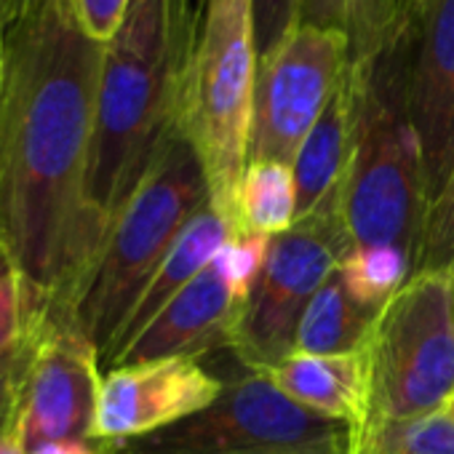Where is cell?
<instances>
[{
	"label": "cell",
	"instance_id": "484cf974",
	"mask_svg": "<svg viewBox=\"0 0 454 454\" xmlns=\"http://www.w3.org/2000/svg\"><path fill=\"white\" fill-rule=\"evenodd\" d=\"M73 9L81 27L97 43H110L131 9V0H73Z\"/></svg>",
	"mask_w": 454,
	"mask_h": 454
},
{
	"label": "cell",
	"instance_id": "7a4b0ae2",
	"mask_svg": "<svg viewBox=\"0 0 454 454\" xmlns=\"http://www.w3.org/2000/svg\"><path fill=\"white\" fill-rule=\"evenodd\" d=\"M198 0H131L105 43L86 208L102 239L179 134L182 83L195 35Z\"/></svg>",
	"mask_w": 454,
	"mask_h": 454
},
{
	"label": "cell",
	"instance_id": "5bb4252c",
	"mask_svg": "<svg viewBox=\"0 0 454 454\" xmlns=\"http://www.w3.org/2000/svg\"><path fill=\"white\" fill-rule=\"evenodd\" d=\"M273 385L302 409L350 425L358 435L372 411V382L366 350L342 356L292 353L265 372Z\"/></svg>",
	"mask_w": 454,
	"mask_h": 454
},
{
	"label": "cell",
	"instance_id": "836d02e7",
	"mask_svg": "<svg viewBox=\"0 0 454 454\" xmlns=\"http://www.w3.org/2000/svg\"><path fill=\"white\" fill-rule=\"evenodd\" d=\"M356 454H358V451H356Z\"/></svg>",
	"mask_w": 454,
	"mask_h": 454
},
{
	"label": "cell",
	"instance_id": "8fae6325",
	"mask_svg": "<svg viewBox=\"0 0 454 454\" xmlns=\"http://www.w3.org/2000/svg\"><path fill=\"white\" fill-rule=\"evenodd\" d=\"M224 382L200 358H160L115 366L102 374L91 441L118 443L166 430L203 411Z\"/></svg>",
	"mask_w": 454,
	"mask_h": 454
},
{
	"label": "cell",
	"instance_id": "9a60e30c",
	"mask_svg": "<svg viewBox=\"0 0 454 454\" xmlns=\"http://www.w3.org/2000/svg\"><path fill=\"white\" fill-rule=\"evenodd\" d=\"M353 153V99L348 73L332 102L302 142L292 171L297 184V219L342 200V187Z\"/></svg>",
	"mask_w": 454,
	"mask_h": 454
},
{
	"label": "cell",
	"instance_id": "d6a6232c",
	"mask_svg": "<svg viewBox=\"0 0 454 454\" xmlns=\"http://www.w3.org/2000/svg\"><path fill=\"white\" fill-rule=\"evenodd\" d=\"M449 411L454 414V398H451V403H449Z\"/></svg>",
	"mask_w": 454,
	"mask_h": 454
},
{
	"label": "cell",
	"instance_id": "3957f363",
	"mask_svg": "<svg viewBox=\"0 0 454 454\" xmlns=\"http://www.w3.org/2000/svg\"><path fill=\"white\" fill-rule=\"evenodd\" d=\"M414 17L372 57L348 65L353 153L342 214L356 249L393 247L419 262L427 216L422 150L406 110Z\"/></svg>",
	"mask_w": 454,
	"mask_h": 454
},
{
	"label": "cell",
	"instance_id": "1f68e13d",
	"mask_svg": "<svg viewBox=\"0 0 454 454\" xmlns=\"http://www.w3.org/2000/svg\"><path fill=\"white\" fill-rule=\"evenodd\" d=\"M0 51H4V25H0Z\"/></svg>",
	"mask_w": 454,
	"mask_h": 454
},
{
	"label": "cell",
	"instance_id": "f1b7e54d",
	"mask_svg": "<svg viewBox=\"0 0 454 454\" xmlns=\"http://www.w3.org/2000/svg\"><path fill=\"white\" fill-rule=\"evenodd\" d=\"M0 454H30V451L22 443V438L14 430H9V433H0Z\"/></svg>",
	"mask_w": 454,
	"mask_h": 454
},
{
	"label": "cell",
	"instance_id": "9c48e42d",
	"mask_svg": "<svg viewBox=\"0 0 454 454\" xmlns=\"http://www.w3.org/2000/svg\"><path fill=\"white\" fill-rule=\"evenodd\" d=\"M30 356L22 374L17 435L30 449L49 441H91L102 361L73 305L27 308Z\"/></svg>",
	"mask_w": 454,
	"mask_h": 454
},
{
	"label": "cell",
	"instance_id": "cb8c5ba5",
	"mask_svg": "<svg viewBox=\"0 0 454 454\" xmlns=\"http://www.w3.org/2000/svg\"><path fill=\"white\" fill-rule=\"evenodd\" d=\"M27 356H30V326L17 348H12L6 356H0V433L9 430L17 433V406H20V387H22Z\"/></svg>",
	"mask_w": 454,
	"mask_h": 454
},
{
	"label": "cell",
	"instance_id": "44dd1931",
	"mask_svg": "<svg viewBox=\"0 0 454 454\" xmlns=\"http://www.w3.org/2000/svg\"><path fill=\"white\" fill-rule=\"evenodd\" d=\"M358 454H454V414L369 422L358 435Z\"/></svg>",
	"mask_w": 454,
	"mask_h": 454
},
{
	"label": "cell",
	"instance_id": "7c38bea8",
	"mask_svg": "<svg viewBox=\"0 0 454 454\" xmlns=\"http://www.w3.org/2000/svg\"><path fill=\"white\" fill-rule=\"evenodd\" d=\"M406 110L422 150L430 208L454 166V0H417Z\"/></svg>",
	"mask_w": 454,
	"mask_h": 454
},
{
	"label": "cell",
	"instance_id": "ffe728a7",
	"mask_svg": "<svg viewBox=\"0 0 454 454\" xmlns=\"http://www.w3.org/2000/svg\"><path fill=\"white\" fill-rule=\"evenodd\" d=\"M340 273L353 300L372 313H380L409 284V278L417 273V265L401 249L364 247L353 249L342 260Z\"/></svg>",
	"mask_w": 454,
	"mask_h": 454
},
{
	"label": "cell",
	"instance_id": "603a6c76",
	"mask_svg": "<svg viewBox=\"0 0 454 454\" xmlns=\"http://www.w3.org/2000/svg\"><path fill=\"white\" fill-rule=\"evenodd\" d=\"M257 59L276 51L300 25V0H252Z\"/></svg>",
	"mask_w": 454,
	"mask_h": 454
},
{
	"label": "cell",
	"instance_id": "30bf717a",
	"mask_svg": "<svg viewBox=\"0 0 454 454\" xmlns=\"http://www.w3.org/2000/svg\"><path fill=\"white\" fill-rule=\"evenodd\" d=\"M350 65L340 33L297 25L268 57L257 59L249 163L292 166L310 129L332 102Z\"/></svg>",
	"mask_w": 454,
	"mask_h": 454
},
{
	"label": "cell",
	"instance_id": "83f0119b",
	"mask_svg": "<svg viewBox=\"0 0 454 454\" xmlns=\"http://www.w3.org/2000/svg\"><path fill=\"white\" fill-rule=\"evenodd\" d=\"M41 0H0V25H12L20 17H25L30 9H35Z\"/></svg>",
	"mask_w": 454,
	"mask_h": 454
},
{
	"label": "cell",
	"instance_id": "d4e9b609",
	"mask_svg": "<svg viewBox=\"0 0 454 454\" xmlns=\"http://www.w3.org/2000/svg\"><path fill=\"white\" fill-rule=\"evenodd\" d=\"M25 332H27V300H25L22 278L14 268L0 278V356H6L12 348H17Z\"/></svg>",
	"mask_w": 454,
	"mask_h": 454
},
{
	"label": "cell",
	"instance_id": "52a82bcc",
	"mask_svg": "<svg viewBox=\"0 0 454 454\" xmlns=\"http://www.w3.org/2000/svg\"><path fill=\"white\" fill-rule=\"evenodd\" d=\"M364 350L372 382L369 422L446 411L454 398L451 270L411 276L380 310Z\"/></svg>",
	"mask_w": 454,
	"mask_h": 454
},
{
	"label": "cell",
	"instance_id": "7402d4cb",
	"mask_svg": "<svg viewBox=\"0 0 454 454\" xmlns=\"http://www.w3.org/2000/svg\"><path fill=\"white\" fill-rule=\"evenodd\" d=\"M454 270V166L443 195L427 208L417 273ZM414 273V276H417Z\"/></svg>",
	"mask_w": 454,
	"mask_h": 454
},
{
	"label": "cell",
	"instance_id": "ac0fdd59",
	"mask_svg": "<svg viewBox=\"0 0 454 454\" xmlns=\"http://www.w3.org/2000/svg\"><path fill=\"white\" fill-rule=\"evenodd\" d=\"M377 316L380 313H372L369 308L353 300L337 268L305 308L294 334V353H310V356L356 353L366 345Z\"/></svg>",
	"mask_w": 454,
	"mask_h": 454
},
{
	"label": "cell",
	"instance_id": "f546056e",
	"mask_svg": "<svg viewBox=\"0 0 454 454\" xmlns=\"http://www.w3.org/2000/svg\"><path fill=\"white\" fill-rule=\"evenodd\" d=\"M17 265H14V260H12V254H9V249L0 244V278H4L9 270H14Z\"/></svg>",
	"mask_w": 454,
	"mask_h": 454
},
{
	"label": "cell",
	"instance_id": "ba28073f",
	"mask_svg": "<svg viewBox=\"0 0 454 454\" xmlns=\"http://www.w3.org/2000/svg\"><path fill=\"white\" fill-rule=\"evenodd\" d=\"M353 249L342 200L297 219L292 231L270 239L231 337V350L247 372H270L294 353L305 308Z\"/></svg>",
	"mask_w": 454,
	"mask_h": 454
},
{
	"label": "cell",
	"instance_id": "2e32d148",
	"mask_svg": "<svg viewBox=\"0 0 454 454\" xmlns=\"http://www.w3.org/2000/svg\"><path fill=\"white\" fill-rule=\"evenodd\" d=\"M231 224L224 222V216L211 206V200L206 206H200V211L187 222V227L179 233V239L174 241L171 252L166 254V260L160 262V268L155 270V276L150 278L147 289L142 292L107 366L115 361V356L195 278L200 276L211 260L219 254V249L231 241ZM105 366V369H107Z\"/></svg>",
	"mask_w": 454,
	"mask_h": 454
},
{
	"label": "cell",
	"instance_id": "8992f818",
	"mask_svg": "<svg viewBox=\"0 0 454 454\" xmlns=\"http://www.w3.org/2000/svg\"><path fill=\"white\" fill-rule=\"evenodd\" d=\"M102 449L105 454H356L358 433L302 409L265 372H244L224 382L203 411Z\"/></svg>",
	"mask_w": 454,
	"mask_h": 454
},
{
	"label": "cell",
	"instance_id": "4dcf8cb0",
	"mask_svg": "<svg viewBox=\"0 0 454 454\" xmlns=\"http://www.w3.org/2000/svg\"><path fill=\"white\" fill-rule=\"evenodd\" d=\"M451 316H454V270H451Z\"/></svg>",
	"mask_w": 454,
	"mask_h": 454
},
{
	"label": "cell",
	"instance_id": "6da1fadb",
	"mask_svg": "<svg viewBox=\"0 0 454 454\" xmlns=\"http://www.w3.org/2000/svg\"><path fill=\"white\" fill-rule=\"evenodd\" d=\"M102 57L73 0H41L4 27L0 244L27 308L73 305L102 252L86 208Z\"/></svg>",
	"mask_w": 454,
	"mask_h": 454
},
{
	"label": "cell",
	"instance_id": "4316f807",
	"mask_svg": "<svg viewBox=\"0 0 454 454\" xmlns=\"http://www.w3.org/2000/svg\"><path fill=\"white\" fill-rule=\"evenodd\" d=\"M30 454H105V449L99 441H49L30 449Z\"/></svg>",
	"mask_w": 454,
	"mask_h": 454
},
{
	"label": "cell",
	"instance_id": "d6986e66",
	"mask_svg": "<svg viewBox=\"0 0 454 454\" xmlns=\"http://www.w3.org/2000/svg\"><path fill=\"white\" fill-rule=\"evenodd\" d=\"M241 231L276 239L297 222V184L286 163L254 160L247 166L239 187Z\"/></svg>",
	"mask_w": 454,
	"mask_h": 454
},
{
	"label": "cell",
	"instance_id": "4fadbf2b",
	"mask_svg": "<svg viewBox=\"0 0 454 454\" xmlns=\"http://www.w3.org/2000/svg\"><path fill=\"white\" fill-rule=\"evenodd\" d=\"M244 294L233 286L214 257L118 356L107 369L160 361V358H200L208 350L231 348L233 326ZM105 369V372H107Z\"/></svg>",
	"mask_w": 454,
	"mask_h": 454
},
{
	"label": "cell",
	"instance_id": "5b68a950",
	"mask_svg": "<svg viewBox=\"0 0 454 454\" xmlns=\"http://www.w3.org/2000/svg\"><path fill=\"white\" fill-rule=\"evenodd\" d=\"M206 203L203 166L190 142L176 134L113 222L73 302L75 321L97 348L102 372L150 278Z\"/></svg>",
	"mask_w": 454,
	"mask_h": 454
},
{
	"label": "cell",
	"instance_id": "277c9868",
	"mask_svg": "<svg viewBox=\"0 0 454 454\" xmlns=\"http://www.w3.org/2000/svg\"><path fill=\"white\" fill-rule=\"evenodd\" d=\"M257 46L252 0H198L182 83L179 134L195 150L211 206L241 236L239 187L249 166Z\"/></svg>",
	"mask_w": 454,
	"mask_h": 454
},
{
	"label": "cell",
	"instance_id": "e0dca14e",
	"mask_svg": "<svg viewBox=\"0 0 454 454\" xmlns=\"http://www.w3.org/2000/svg\"><path fill=\"white\" fill-rule=\"evenodd\" d=\"M417 0H300V25L340 33L350 62L380 51L411 17Z\"/></svg>",
	"mask_w": 454,
	"mask_h": 454
}]
</instances>
